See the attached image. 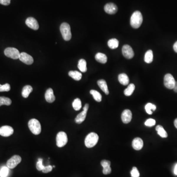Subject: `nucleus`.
Masks as SVG:
<instances>
[{
    "label": "nucleus",
    "mask_w": 177,
    "mask_h": 177,
    "mask_svg": "<svg viewBox=\"0 0 177 177\" xmlns=\"http://www.w3.org/2000/svg\"><path fill=\"white\" fill-rule=\"evenodd\" d=\"M143 22V16L139 11H136L133 13L130 18V25L132 28L137 29L141 26Z\"/></svg>",
    "instance_id": "f257e3e1"
},
{
    "label": "nucleus",
    "mask_w": 177,
    "mask_h": 177,
    "mask_svg": "<svg viewBox=\"0 0 177 177\" xmlns=\"http://www.w3.org/2000/svg\"><path fill=\"white\" fill-rule=\"evenodd\" d=\"M99 139V136L96 133L94 132L90 133L86 137L85 140V146L88 148L94 147L97 144Z\"/></svg>",
    "instance_id": "f03ea898"
},
{
    "label": "nucleus",
    "mask_w": 177,
    "mask_h": 177,
    "mask_svg": "<svg viewBox=\"0 0 177 177\" xmlns=\"http://www.w3.org/2000/svg\"><path fill=\"white\" fill-rule=\"evenodd\" d=\"M28 127L30 131L35 135H38L41 132V124L37 119H30L28 122Z\"/></svg>",
    "instance_id": "7ed1b4c3"
},
{
    "label": "nucleus",
    "mask_w": 177,
    "mask_h": 177,
    "mask_svg": "<svg viewBox=\"0 0 177 177\" xmlns=\"http://www.w3.org/2000/svg\"><path fill=\"white\" fill-rule=\"evenodd\" d=\"M60 31L62 37L66 41H68L71 38V27L67 23H63L60 26Z\"/></svg>",
    "instance_id": "20e7f679"
},
{
    "label": "nucleus",
    "mask_w": 177,
    "mask_h": 177,
    "mask_svg": "<svg viewBox=\"0 0 177 177\" xmlns=\"http://www.w3.org/2000/svg\"><path fill=\"white\" fill-rule=\"evenodd\" d=\"M68 141V136L65 132L60 131L58 133L56 136V144L58 147H64Z\"/></svg>",
    "instance_id": "39448f33"
},
{
    "label": "nucleus",
    "mask_w": 177,
    "mask_h": 177,
    "mask_svg": "<svg viewBox=\"0 0 177 177\" xmlns=\"http://www.w3.org/2000/svg\"><path fill=\"white\" fill-rule=\"evenodd\" d=\"M4 55L7 57L15 60L19 59V56L20 54L18 50L13 47L6 48L4 50Z\"/></svg>",
    "instance_id": "423d86ee"
},
{
    "label": "nucleus",
    "mask_w": 177,
    "mask_h": 177,
    "mask_svg": "<svg viewBox=\"0 0 177 177\" xmlns=\"http://www.w3.org/2000/svg\"><path fill=\"white\" fill-rule=\"evenodd\" d=\"M176 81L171 74H166L164 78V84L165 87L169 89H173L175 85Z\"/></svg>",
    "instance_id": "0eeeda50"
},
{
    "label": "nucleus",
    "mask_w": 177,
    "mask_h": 177,
    "mask_svg": "<svg viewBox=\"0 0 177 177\" xmlns=\"http://www.w3.org/2000/svg\"><path fill=\"white\" fill-rule=\"evenodd\" d=\"M21 158L19 155H15L7 160L6 165L7 167L10 169H13L17 166L18 164L21 161Z\"/></svg>",
    "instance_id": "6e6552de"
},
{
    "label": "nucleus",
    "mask_w": 177,
    "mask_h": 177,
    "mask_svg": "<svg viewBox=\"0 0 177 177\" xmlns=\"http://www.w3.org/2000/svg\"><path fill=\"white\" fill-rule=\"evenodd\" d=\"M122 54L127 59H131L134 57V53L131 46L128 45H124L122 48Z\"/></svg>",
    "instance_id": "1a4fd4ad"
},
{
    "label": "nucleus",
    "mask_w": 177,
    "mask_h": 177,
    "mask_svg": "<svg viewBox=\"0 0 177 177\" xmlns=\"http://www.w3.org/2000/svg\"><path fill=\"white\" fill-rule=\"evenodd\" d=\"M19 59L21 62L28 65H32L34 62L33 58L25 52L20 53Z\"/></svg>",
    "instance_id": "9d476101"
},
{
    "label": "nucleus",
    "mask_w": 177,
    "mask_h": 177,
    "mask_svg": "<svg viewBox=\"0 0 177 177\" xmlns=\"http://www.w3.org/2000/svg\"><path fill=\"white\" fill-rule=\"evenodd\" d=\"M14 132L13 128L9 125H4L0 127V135L4 137H9Z\"/></svg>",
    "instance_id": "9b49d317"
},
{
    "label": "nucleus",
    "mask_w": 177,
    "mask_h": 177,
    "mask_svg": "<svg viewBox=\"0 0 177 177\" xmlns=\"http://www.w3.org/2000/svg\"><path fill=\"white\" fill-rule=\"evenodd\" d=\"M26 24L30 28L34 30H37L39 28L38 22L33 17H28L26 20Z\"/></svg>",
    "instance_id": "f8f14e48"
},
{
    "label": "nucleus",
    "mask_w": 177,
    "mask_h": 177,
    "mask_svg": "<svg viewBox=\"0 0 177 177\" xmlns=\"http://www.w3.org/2000/svg\"><path fill=\"white\" fill-rule=\"evenodd\" d=\"M122 120L124 124H128L132 119V113L128 109H125L122 114Z\"/></svg>",
    "instance_id": "ddd939ff"
},
{
    "label": "nucleus",
    "mask_w": 177,
    "mask_h": 177,
    "mask_svg": "<svg viewBox=\"0 0 177 177\" xmlns=\"http://www.w3.org/2000/svg\"><path fill=\"white\" fill-rule=\"evenodd\" d=\"M105 12L109 14H114L118 11V7L113 3H108L104 6Z\"/></svg>",
    "instance_id": "4468645a"
},
{
    "label": "nucleus",
    "mask_w": 177,
    "mask_h": 177,
    "mask_svg": "<svg viewBox=\"0 0 177 177\" xmlns=\"http://www.w3.org/2000/svg\"><path fill=\"white\" fill-rule=\"evenodd\" d=\"M143 140L139 137H137L134 139L132 143V146L134 150H139L142 149L143 147Z\"/></svg>",
    "instance_id": "2eb2a0df"
},
{
    "label": "nucleus",
    "mask_w": 177,
    "mask_h": 177,
    "mask_svg": "<svg viewBox=\"0 0 177 177\" xmlns=\"http://www.w3.org/2000/svg\"><path fill=\"white\" fill-rule=\"evenodd\" d=\"M101 165L103 167V173L104 175L110 174L111 168L110 167L111 162L110 161L103 160L101 161Z\"/></svg>",
    "instance_id": "dca6fc26"
},
{
    "label": "nucleus",
    "mask_w": 177,
    "mask_h": 177,
    "mask_svg": "<svg viewBox=\"0 0 177 177\" xmlns=\"http://www.w3.org/2000/svg\"><path fill=\"white\" fill-rule=\"evenodd\" d=\"M45 98L46 101L49 103H52L55 100V96L52 88L47 89L45 94Z\"/></svg>",
    "instance_id": "f3484780"
},
{
    "label": "nucleus",
    "mask_w": 177,
    "mask_h": 177,
    "mask_svg": "<svg viewBox=\"0 0 177 177\" xmlns=\"http://www.w3.org/2000/svg\"><path fill=\"white\" fill-rule=\"evenodd\" d=\"M97 85H99L100 89L105 94H109V90L108 88L107 85L106 83V81L104 80L100 79L97 81Z\"/></svg>",
    "instance_id": "a211bd4d"
},
{
    "label": "nucleus",
    "mask_w": 177,
    "mask_h": 177,
    "mask_svg": "<svg viewBox=\"0 0 177 177\" xmlns=\"http://www.w3.org/2000/svg\"><path fill=\"white\" fill-rule=\"evenodd\" d=\"M87 111H88L83 110L82 112H81L77 116L75 119V122H76L77 124H81L85 121L87 116Z\"/></svg>",
    "instance_id": "6ab92c4d"
},
{
    "label": "nucleus",
    "mask_w": 177,
    "mask_h": 177,
    "mask_svg": "<svg viewBox=\"0 0 177 177\" xmlns=\"http://www.w3.org/2000/svg\"><path fill=\"white\" fill-rule=\"evenodd\" d=\"M118 80H119V83L124 86L128 85L129 82H130L128 77L125 73H121L119 74L118 76Z\"/></svg>",
    "instance_id": "aec40b11"
},
{
    "label": "nucleus",
    "mask_w": 177,
    "mask_h": 177,
    "mask_svg": "<svg viewBox=\"0 0 177 177\" xmlns=\"http://www.w3.org/2000/svg\"><path fill=\"white\" fill-rule=\"evenodd\" d=\"M96 60L99 63H105L107 61V57L106 55L101 53H98L95 56Z\"/></svg>",
    "instance_id": "412c9836"
},
{
    "label": "nucleus",
    "mask_w": 177,
    "mask_h": 177,
    "mask_svg": "<svg viewBox=\"0 0 177 177\" xmlns=\"http://www.w3.org/2000/svg\"><path fill=\"white\" fill-rule=\"evenodd\" d=\"M32 91V88L30 85H26L23 87L22 89V96L24 98H27L30 93Z\"/></svg>",
    "instance_id": "4be33fe9"
},
{
    "label": "nucleus",
    "mask_w": 177,
    "mask_h": 177,
    "mask_svg": "<svg viewBox=\"0 0 177 177\" xmlns=\"http://www.w3.org/2000/svg\"><path fill=\"white\" fill-rule=\"evenodd\" d=\"M68 75L69 76L76 81L80 80L82 76L81 73L77 71H70L68 72Z\"/></svg>",
    "instance_id": "5701e85b"
},
{
    "label": "nucleus",
    "mask_w": 177,
    "mask_h": 177,
    "mask_svg": "<svg viewBox=\"0 0 177 177\" xmlns=\"http://www.w3.org/2000/svg\"><path fill=\"white\" fill-rule=\"evenodd\" d=\"M78 68L81 72H85L87 71V63L84 59H80L78 62Z\"/></svg>",
    "instance_id": "b1692460"
},
{
    "label": "nucleus",
    "mask_w": 177,
    "mask_h": 177,
    "mask_svg": "<svg viewBox=\"0 0 177 177\" xmlns=\"http://www.w3.org/2000/svg\"><path fill=\"white\" fill-rule=\"evenodd\" d=\"M144 60L146 63H151L153 62V53L152 50H149L146 52V53L145 55Z\"/></svg>",
    "instance_id": "393cba45"
},
{
    "label": "nucleus",
    "mask_w": 177,
    "mask_h": 177,
    "mask_svg": "<svg viewBox=\"0 0 177 177\" xmlns=\"http://www.w3.org/2000/svg\"><path fill=\"white\" fill-rule=\"evenodd\" d=\"M155 130L158 132V134L160 137H162V138H166L168 136L167 133L161 125H158V126H156Z\"/></svg>",
    "instance_id": "a878e982"
},
{
    "label": "nucleus",
    "mask_w": 177,
    "mask_h": 177,
    "mask_svg": "<svg viewBox=\"0 0 177 177\" xmlns=\"http://www.w3.org/2000/svg\"><path fill=\"white\" fill-rule=\"evenodd\" d=\"M90 94L93 96L94 100L97 102H100L102 100V96L99 91L96 90H91L90 91Z\"/></svg>",
    "instance_id": "bb28decb"
},
{
    "label": "nucleus",
    "mask_w": 177,
    "mask_h": 177,
    "mask_svg": "<svg viewBox=\"0 0 177 177\" xmlns=\"http://www.w3.org/2000/svg\"><path fill=\"white\" fill-rule=\"evenodd\" d=\"M108 45L112 49L117 48L119 46V41L116 38L111 39L108 41Z\"/></svg>",
    "instance_id": "cd10ccee"
},
{
    "label": "nucleus",
    "mask_w": 177,
    "mask_h": 177,
    "mask_svg": "<svg viewBox=\"0 0 177 177\" xmlns=\"http://www.w3.org/2000/svg\"><path fill=\"white\" fill-rule=\"evenodd\" d=\"M156 108V106L155 104H153L151 103H147L145 106V110H146V112L150 115H152L153 114L152 111H154L155 110Z\"/></svg>",
    "instance_id": "c85d7f7f"
},
{
    "label": "nucleus",
    "mask_w": 177,
    "mask_h": 177,
    "mask_svg": "<svg viewBox=\"0 0 177 177\" xmlns=\"http://www.w3.org/2000/svg\"><path fill=\"white\" fill-rule=\"evenodd\" d=\"M135 90V85L133 84H130L124 91V94L126 96H131Z\"/></svg>",
    "instance_id": "c756f323"
},
{
    "label": "nucleus",
    "mask_w": 177,
    "mask_h": 177,
    "mask_svg": "<svg viewBox=\"0 0 177 177\" xmlns=\"http://www.w3.org/2000/svg\"><path fill=\"white\" fill-rule=\"evenodd\" d=\"M12 103V100L9 97L0 96V106H1L3 105L9 106L11 105Z\"/></svg>",
    "instance_id": "7c9ffc66"
},
{
    "label": "nucleus",
    "mask_w": 177,
    "mask_h": 177,
    "mask_svg": "<svg viewBox=\"0 0 177 177\" xmlns=\"http://www.w3.org/2000/svg\"><path fill=\"white\" fill-rule=\"evenodd\" d=\"M72 106L73 109L76 111L79 110L82 107V104L81 101L79 99H74L73 103H72Z\"/></svg>",
    "instance_id": "2f4dec72"
},
{
    "label": "nucleus",
    "mask_w": 177,
    "mask_h": 177,
    "mask_svg": "<svg viewBox=\"0 0 177 177\" xmlns=\"http://www.w3.org/2000/svg\"><path fill=\"white\" fill-rule=\"evenodd\" d=\"M9 168L7 167H4L1 168L0 171V176L1 177H6L9 174Z\"/></svg>",
    "instance_id": "473e14b6"
},
{
    "label": "nucleus",
    "mask_w": 177,
    "mask_h": 177,
    "mask_svg": "<svg viewBox=\"0 0 177 177\" xmlns=\"http://www.w3.org/2000/svg\"><path fill=\"white\" fill-rule=\"evenodd\" d=\"M10 90V86L8 83L1 85L0 84V92L2 91H9Z\"/></svg>",
    "instance_id": "72a5a7b5"
},
{
    "label": "nucleus",
    "mask_w": 177,
    "mask_h": 177,
    "mask_svg": "<svg viewBox=\"0 0 177 177\" xmlns=\"http://www.w3.org/2000/svg\"><path fill=\"white\" fill-rule=\"evenodd\" d=\"M42 161L43 159L42 158H38V161L37 162L36 166L37 169L38 171H42L45 167L43 165Z\"/></svg>",
    "instance_id": "f704fd0d"
},
{
    "label": "nucleus",
    "mask_w": 177,
    "mask_h": 177,
    "mask_svg": "<svg viewBox=\"0 0 177 177\" xmlns=\"http://www.w3.org/2000/svg\"><path fill=\"white\" fill-rule=\"evenodd\" d=\"M131 177H139L140 173L136 167H133L131 171Z\"/></svg>",
    "instance_id": "c9c22d12"
},
{
    "label": "nucleus",
    "mask_w": 177,
    "mask_h": 177,
    "mask_svg": "<svg viewBox=\"0 0 177 177\" xmlns=\"http://www.w3.org/2000/svg\"><path fill=\"white\" fill-rule=\"evenodd\" d=\"M145 124L147 127H152L155 124V121L153 119H149L145 122Z\"/></svg>",
    "instance_id": "e433bc0d"
},
{
    "label": "nucleus",
    "mask_w": 177,
    "mask_h": 177,
    "mask_svg": "<svg viewBox=\"0 0 177 177\" xmlns=\"http://www.w3.org/2000/svg\"><path fill=\"white\" fill-rule=\"evenodd\" d=\"M52 168H53V167L52 166L48 165L47 166L44 167V168H43V169L42 170V171L44 173H47L50 172L52 170Z\"/></svg>",
    "instance_id": "4c0bfd02"
},
{
    "label": "nucleus",
    "mask_w": 177,
    "mask_h": 177,
    "mask_svg": "<svg viewBox=\"0 0 177 177\" xmlns=\"http://www.w3.org/2000/svg\"><path fill=\"white\" fill-rule=\"evenodd\" d=\"M10 3V0H0V4L4 6H8Z\"/></svg>",
    "instance_id": "58836bf2"
},
{
    "label": "nucleus",
    "mask_w": 177,
    "mask_h": 177,
    "mask_svg": "<svg viewBox=\"0 0 177 177\" xmlns=\"http://www.w3.org/2000/svg\"><path fill=\"white\" fill-rule=\"evenodd\" d=\"M173 48H174V51L177 53V41H176V42L175 43V44H174Z\"/></svg>",
    "instance_id": "ea45409f"
},
{
    "label": "nucleus",
    "mask_w": 177,
    "mask_h": 177,
    "mask_svg": "<svg viewBox=\"0 0 177 177\" xmlns=\"http://www.w3.org/2000/svg\"><path fill=\"white\" fill-rule=\"evenodd\" d=\"M88 107H89V105H88V104H86L85 105V106H84V108H83V110L88 111Z\"/></svg>",
    "instance_id": "a19ab883"
},
{
    "label": "nucleus",
    "mask_w": 177,
    "mask_h": 177,
    "mask_svg": "<svg viewBox=\"0 0 177 177\" xmlns=\"http://www.w3.org/2000/svg\"><path fill=\"white\" fill-rule=\"evenodd\" d=\"M174 174H175L176 175H177V164L176 165L175 168H174Z\"/></svg>",
    "instance_id": "79ce46f5"
},
{
    "label": "nucleus",
    "mask_w": 177,
    "mask_h": 177,
    "mask_svg": "<svg viewBox=\"0 0 177 177\" xmlns=\"http://www.w3.org/2000/svg\"><path fill=\"white\" fill-rule=\"evenodd\" d=\"M173 89H174V91L177 93V82H176L175 85V87Z\"/></svg>",
    "instance_id": "37998d69"
},
{
    "label": "nucleus",
    "mask_w": 177,
    "mask_h": 177,
    "mask_svg": "<svg viewBox=\"0 0 177 177\" xmlns=\"http://www.w3.org/2000/svg\"><path fill=\"white\" fill-rule=\"evenodd\" d=\"M174 124L175 127H176V128L177 129V119H176L174 121Z\"/></svg>",
    "instance_id": "c03bdc74"
}]
</instances>
